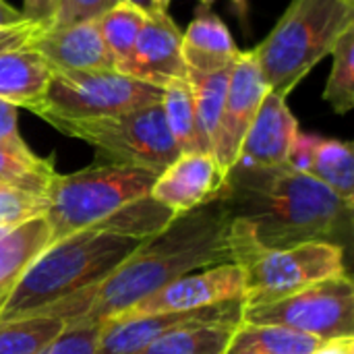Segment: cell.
Listing matches in <instances>:
<instances>
[{
    "label": "cell",
    "mask_w": 354,
    "mask_h": 354,
    "mask_svg": "<svg viewBox=\"0 0 354 354\" xmlns=\"http://www.w3.org/2000/svg\"><path fill=\"white\" fill-rule=\"evenodd\" d=\"M232 216L214 199L193 212L176 216L160 234L147 239L104 282L81 290L37 315L71 324H104L170 282L232 261Z\"/></svg>",
    "instance_id": "6da1fadb"
},
{
    "label": "cell",
    "mask_w": 354,
    "mask_h": 354,
    "mask_svg": "<svg viewBox=\"0 0 354 354\" xmlns=\"http://www.w3.org/2000/svg\"><path fill=\"white\" fill-rule=\"evenodd\" d=\"M230 216L268 249L336 243L346 249L353 209L326 185L290 166L234 164L220 193Z\"/></svg>",
    "instance_id": "7a4b0ae2"
},
{
    "label": "cell",
    "mask_w": 354,
    "mask_h": 354,
    "mask_svg": "<svg viewBox=\"0 0 354 354\" xmlns=\"http://www.w3.org/2000/svg\"><path fill=\"white\" fill-rule=\"evenodd\" d=\"M145 241L85 228L50 243L19 276L0 309V324L31 317L104 282Z\"/></svg>",
    "instance_id": "3957f363"
},
{
    "label": "cell",
    "mask_w": 354,
    "mask_h": 354,
    "mask_svg": "<svg viewBox=\"0 0 354 354\" xmlns=\"http://www.w3.org/2000/svg\"><path fill=\"white\" fill-rule=\"evenodd\" d=\"M351 27L354 4L346 0H292L268 37L253 48L268 89L288 97Z\"/></svg>",
    "instance_id": "277c9868"
},
{
    "label": "cell",
    "mask_w": 354,
    "mask_h": 354,
    "mask_svg": "<svg viewBox=\"0 0 354 354\" xmlns=\"http://www.w3.org/2000/svg\"><path fill=\"white\" fill-rule=\"evenodd\" d=\"M232 263L245 276V309L272 305L311 284L346 274V249L336 243H303L288 249L261 247L249 230L232 218Z\"/></svg>",
    "instance_id": "5b68a950"
},
{
    "label": "cell",
    "mask_w": 354,
    "mask_h": 354,
    "mask_svg": "<svg viewBox=\"0 0 354 354\" xmlns=\"http://www.w3.org/2000/svg\"><path fill=\"white\" fill-rule=\"evenodd\" d=\"M158 174L120 166L97 164L73 174H54L46 191L48 209L46 222L50 228V243L68 234L93 228L135 201L149 197Z\"/></svg>",
    "instance_id": "8992f818"
},
{
    "label": "cell",
    "mask_w": 354,
    "mask_h": 354,
    "mask_svg": "<svg viewBox=\"0 0 354 354\" xmlns=\"http://www.w3.org/2000/svg\"><path fill=\"white\" fill-rule=\"evenodd\" d=\"M46 122L95 147L97 156L106 158V164L133 166L162 174L180 156L166 127L162 102L112 116L48 118Z\"/></svg>",
    "instance_id": "52a82bcc"
},
{
    "label": "cell",
    "mask_w": 354,
    "mask_h": 354,
    "mask_svg": "<svg viewBox=\"0 0 354 354\" xmlns=\"http://www.w3.org/2000/svg\"><path fill=\"white\" fill-rule=\"evenodd\" d=\"M162 102V87L118 71H54L41 102L31 110L39 118H100Z\"/></svg>",
    "instance_id": "ba28073f"
},
{
    "label": "cell",
    "mask_w": 354,
    "mask_h": 354,
    "mask_svg": "<svg viewBox=\"0 0 354 354\" xmlns=\"http://www.w3.org/2000/svg\"><path fill=\"white\" fill-rule=\"evenodd\" d=\"M243 322L282 326L319 340L354 336L353 280L340 274L272 305L243 309Z\"/></svg>",
    "instance_id": "9c48e42d"
},
{
    "label": "cell",
    "mask_w": 354,
    "mask_h": 354,
    "mask_svg": "<svg viewBox=\"0 0 354 354\" xmlns=\"http://www.w3.org/2000/svg\"><path fill=\"white\" fill-rule=\"evenodd\" d=\"M245 299V276L236 263H220L187 274L158 292L145 297L116 317H137L156 313H183L216 307ZM245 305V303H243ZM112 317V319H116Z\"/></svg>",
    "instance_id": "30bf717a"
},
{
    "label": "cell",
    "mask_w": 354,
    "mask_h": 354,
    "mask_svg": "<svg viewBox=\"0 0 354 354\" xmlns=\"http://www.w3.org/2000/svg\"><path fill=\"white\" fill-rule=\"evenodd\" d=\"M268 91L270 89L261 77L253 50L241 52L230 71L218 139L214 147V158L224 174L236 164L243 139Z\"/></svg>",
    "instance_id": "8fae6325"
},
{
    "label": "cell",
    "mask_w": 354,
    "mask_h": 354,
    "mask_svg": "<svg viewBox=\"0 0 354 354\" xmlns=\"http://www.w3.org/2000/svg\"><path fill=\"white\" fill-rule=\"evenodd\" d=\"M243 301H232L216 307H205L197 311L183 313H156V315H137V317H116L102 324L97 354H135L145 348L164 334L209 322H241L243 319Z\"/></svg>",
    "instance_id": "7c38bea8"
},
{
    "label": "cell",
    "mask_w": 354,
    "mask_h": 354,
    "mask_svg": "<svg viewBox=\"0 0 354 354\" xmlns=\"http://www.w3.org/2000/svg\"><path fill=\"white\" fill-rule=\"evenodd\" d=\"M224 172L212 153H180L162 174H158L149 197L180 216L220 197Z\"/></svg>",
    "instance_id": "4fadbf2b"
},
{
    "label": "cell",
    "mask_w": 354,
    "mask_h": 354,
    "mask_svg": "<svg viewBox=\"0 0 354 354\" xmlns=\"http://www.w3.org/2000/svg\"><path fill=\"white\" fill-rule=\"evenodd\" d=\"M122 73L153 87H164L174 79L187 77V64L183 60V31L168 12L145 19Z\"/></svg>",
    "instance_id": "5bb4252c"
},
{
    "label": "cell",
    "mask_w": 354,
    "mask_h": 354,
    "mask_svg": "<svg viewBox=\"0 0 354 354\" xmlns=\"http://www.w3.org/2000/svg\"><path fill=\"white\" fill-rule=\"evenodd\" d=\"M299 133V122L290 112L286 97L268 91L243 139L236 164L284 166Z\"/></svg>",
    "instance_id": "9a60e30c"
},
{
    "label": "cell",
    "mask_w": 354,
    "mask_h": 354,
    "mask_svg": "<svg viewBox=\"0 0 354 354\" xmlns=\"http://www.w3.org/2000/svg\"><path fill=\"white\" fill-rule=\"evenodd\" d=\"M27 46L39 52L54 71H116L97 19L62 29H41Z\"/></svg>",
    "instance_id": "2e32d148"
},
{
    "label": "cell",
    "mask_w": 354,
    "mask_h": 354,
    "mask_svg": "<svg viewBox=\"0 0 354 354\" xmlns=\"http://www.w3.org/2000/svg\"><path fill=\"white\" fill-rule=\"evenodd\" d=\"M236 48L228 27L212 10H201L183 31V60L187 71L216 73L236 62Z\"/></svg>",
    "instance_id": "e0dca14e"
},
{
    "label": "cell",
    "mask_w": 354,
    "mask_h": 354,
    "mask_svg": "<svg viewBox=\"0 0 354 354\" xmlns=\"http://www.w3.org/2000/svg\"><path fill=\"white\" fill-rule=\"evenodd\" d=\"M52 75L54 68L33 48L10 50L0 56V100L31 112L41 102Z\"/></svg>",
    "instance_id": "ac0fdd59"
},
{
    "label": "cell",
    "mask_w": 354,
    "mask_h": 354,
    "mask_svg": "<svg viewBox=\"0 0 354 354\" xmlns=\"http://www.w3.org/2000/svg\"><path fill=\"white\" fill-rule=\"evenodd\" d=\"M50 245L46 218H33L0 236V309L23 270Z\"/></svg>",
    "instance_id": "d6986e66"
},
{
    "label": "cell",
    "mask_w": 354,
    "mask_h": 354,
    "mask_svg": "<svg viewBox=\"0 0 354 354\" xmlns=\"http://www.w3.org/2000/svg\"><path fill=\"white\" fill-rule=\"evenodd\" d=\"M305 174L326 185L336 197L354 207V153L348 141L315 137Z\"/></svg>",
    "instance_id": "ffe728a7"
},
{
    "label": "cell",
    "mask_w": 354,
    "mask_h": 354,
    "mask_svg": "<svg viewBox=\"0 0 354 354\" xmlns=\"http://www.w3.org/2000/svg\"><path fill=\"white\" fill-rule=\"evenodd\" d=\"M230 71L222 68L216 73H193L187 71V81L193 91V104H195V120H197V135H199V145L203 153L214 156L216 139H218V129H220V118L224 110V100H226V89H228V79Z\"/></svg>",
    "instance_id": "44dd1931"
},
{
    "label": "cell",
    "mask_w": 354,
    "mask_h": 354,
    "mask_svg": "<svg viewBox=\"0 0 354 354\" xmlns=\"http://www.w3.org/2000/svg\"><path fill=\"white\" fill-rule=\"evenodd\" d=\"M241 322L193 324L164 334L135 354H226Z\"/></svg>",
    "instance_id": "7402d4cb"
},
{
    "label": "cell",
    "mask_w": 354,
    "mask_h": 354,
    "mask_svg": "<svg viewBox=\"0 0 354 354\" xmlns=\"http://www.w3.org/2000/svg\"><path fill=\"white\" fill-rule=\"evenodd\" d=\"M322 340L282 326L239 324L226 354H309Z\"/></svg>",
    "instance_id": "603a6c76"
},
{
    "label": "cell",
    "mask_w": 354,
    "mask_h": 354,
    "mask_svg": "<svg viewBox=\"0 0 354 354\" xmlns=\"http://www.w3.org/2000/svg\"><path fill=\"white\" fill-rule=\"evenodd\" d=\"M162 110L166 127L180 149V153L201 151L197 120H195V104L191 85L185 79H174L162 87ZM203 153V151H201Z\"/></svg>",
    "instance_id": "cb8c5ba5"
},
{
    "label": "cell",
    "mask_w": 354,
    "mask_h": 354,
    "mask_svg": "<svg viewBox=\"0 0 354 354\" xmlns=\"http://www.w3.org/2000/svg\"><path fill=\"white\" fill-rule=\"evenodd\" d=\"M145 19H147V15L129 2H116L112 8H108L97 19L102 39H104V44L114 60V68L118 73H122L124 64L129 62Z\"/></svg>",
    "instance_id": "d4e9b609"
},
{
    "label": "cell",
    "mask_w": 354,
    "mask_h": 354,
    "mask_svg": "<svg viewBox=\"0 0 354 354\" xmlns=\"http://www.w3.org/2000/svg\"><path fill=\"white\" fill-rule=\"evenodd\" d=\"M56 170L52 160L35 156L31 149L0 147V185L44 195Z\"/></svg>",
    "instance_id": "484cf974"
},
{
    "label": "cell",
    "mask_w": 354,
    "mask_h": 354,
    "mask_svg": "<svg viewBox=\"0 0 354 354\" xmlns=\"http://www.w3.org/2000/svg\"><path fill=\"white\" fill-rule=\"evenodd\" d=\"M64 330V322L31 315L0 324V354H37Z\"/></svg>",
    "instance_id": "4316f807"
},
{
    "label": "cell",
    "mask_w": 354,
    "mask_h": 354,
    "mask_svg": "<svg viewBox=\"0 0 354 354\" xmlns=\"http://www.w3.org/2000/svg\"><path fill=\"white\" fill-rule=\"evenodd\" d=\"M334 64L324 89V100L336 114H348L354 108V27H351L332 50Z\"/></svg>",
    "instance_id": "83f0119b"
},
{
    "label": "cell",
    "mask_w": 354,
    "mask_h": 354,
    "mask_svg": "<svg viewBox=\"0 0 354 354\" xmlns=\"http://www.w3.org/2000/svg\"><path fill=\"white\" fill-rule=\"evenodd\" d=\"M48 199L21 189L0 187V228H17L33 218L46 216Z\"/></svg>",
    "instance_id": "f1b7e54d"
},
{
    "label": "cell",
    "mask_w": 354,
    "mask_h": 354,
    "mask_svg": "<svg viewBox=\"0 0 354 354\" xmlns=\"http://www.w3.org/2000/svg\"><path fill=\"white\" fill-rule=\"evenodd\" d=\"M102 324H71L37 354H97Z\"/></svg>",
    "instance_id": "f546056e"
},
{
    "label": "cell",
    "mask_w": 354,
    "mask_h": 354,
    "mask_svg": "<svg viewBox=\"0 0 354 354\" xmlns=\"http://www.w3.org/2000/svg\"><path fill=\"white\" fill-rule=\"evenodd\" d=\"M114 4L116 0H60L58 12L50 29H62L77 23L95 21Z\"/></svg>",
    "instance_id": "4dcf8cb0"
},
{
    "label": "cell",
    "mask_w": 354,
    "mask_h": 354,
    "mask_svg": "<svg viewBox=\"0 0 354 354\" xmlns=\"http://www.w3.org/2000/svg\"><path fill=\"white\" fill-rule=\"evenodd\" d=\"M17 112L19 108L6 100H0V147L10 149H29L23 137L19 135L17 124Z\"/></svg>",
    "instance_id": "1f68e13d"
},
{
    "label": "cell",
    "mask_w": 354,
    "mask_h": 354,
    "mask_svg": "<svg viewBox=\"0 0 354 354\" xmlns=\"http://www.w3.org/2000/svg\"><path fill=\"white\" fill-rule=\"evenodd\" d=\"M41 29L44 27H39L35 23H29V21H23L19 25L0 27V56L10 52V50L27 46L35 37V33L41 31Z\"/></svg>",
    "instance_id": "d6a6232c"
},
{
    "label": "cell",
    "mask_w": 354,
    "mask_h": 354,
    "mask_svg": "<svg viewBox=\"0 0 354 354\" xmlns=\"http://www.w3.org/2000/svg\"><path fill=\"white\" fill-rule=\"evenodd\" d=\"M60 0H23V19L35 23L44 29H50L58 12Z\"/></svg>",
    "instance_id": "836d02e7"
},
{
    "label": "cell",
    "mask_w": 354,
    "mask_h": 354,
    "mask_svg": "<svg viewBox=\"0 0 354 354\" xmlns=\"http://www.w3.org/2000/svg\"><path fill=\"white\" fill-rule=\"evenodd\" d=\"M309 354H354V336L322 340Z\"/></svg>",
    "instance_id": "e575fe53"
},
{
    "label": "cell",
    "mask_w": 354,
    "mask_h": 354,
    "mask_svg": "<svg viewBox=\"0 0 354 354\" xmlns=\"http://www.w3.org/2000/svg\"><path fill=\"white\" fill-rule=\"evenodd\" d=\"M23 12L15 6H10L6 0H0V27H8V25H19L23 23Z\"/></svg>",
    "instance_id": "d590c367"
},
{
    "label": "cell",
    "mask_w": 354,
    "mask_h": 354,
    "mask_svg": "<svg viewBox=\"0 0 354 354\" xmlns=\"http://www.w3.org/2000/svg\"><path fill=\"white\" fill-rule=\"evenodd\" d=\"M116 2H129V4H133V6H137L139 10H143L147 17H153V15H162V12H166V10L160 6V2H158V0H116Z\"/></svg>",
    "instance_id": "8d00e7d4"
},
{
    "label": "cell",
    "mask_w": 354,
    "mask_h": 354,
    "mask_svg": "<svg viewBox=\"0 0 354 354\" xmlns=\"http://www.w3.org/2000/svg\"><path fill=\"white\" fill-rule=\"evenodd\" d=\"M203 8H209L212 4H214V0H197ZM232 4H234V8L239 10V15L245 19L247 17V0H232Z\"/></svg>",
    "instance_id": "74e56055"
},
{
    "label": "cell",
    "mask_w": 354,
    "mask_h": 354,
    "mask_svg": "<svg viewBox=\"0 0 354 354\" xmlns=\"http://www.w3.org/2000/svg\"><path fill=\"white\" fill-rule=\"evenodd\" d=\"M158 2H160V6L168 12V6H170V2H172V0H158Z\"/></svg>",
    "instance_id": "f35d334b"
},
{
    "label": "cell",
    "mask_w": 354,
    "mask_h": 354,
    "mask_svg": "<svg viewBox=\"0 0 354 354\" xmlns=\"http://www.w3.org/2000/svg\"><path fill=\"white\" fill-rule=\"evenodd\" d=\"M8 230H10V228H0V236H2V234H6Z\"/></svg>",
    "instance_id": "ab89813d"
},
{
    "label": "cell",
    "mask_w": 354,
    "mask_h": 354,
    "mask_svg": "<svg viewBox=\"0 0 354 354\" xmlns=\"http://www.w3.org/2000/svg\"><path fill=\"white\" fill-rule=\"evenodd\" d=\"M346 2H351V4H354V0H346Z\"/></svg>",
    "instance_id": "60d3db41"
},
{
    "label": "cell",
    "mask_w": 354,
    "mask_h": 354,
    "mask_svg": "<svg viewBox=\"0 0 354 354\" xmlns=\"http://www.w3.org/2000/svg\"><path fill=\"white\" fill-rule=\"evenodd\" d=\"M0 187H4V185H0Z\"/></svg>",
    "instance_id": "b9f144b4"
}]
</instances>
